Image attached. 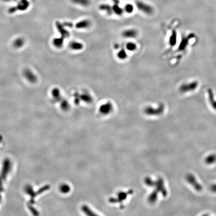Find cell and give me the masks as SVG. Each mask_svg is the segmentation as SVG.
Returning a JSON list of instances; mask_svg holds the SVG:
<instances>
[{
    "instance_id": "obj_1",
    "label": "cell",
    "mask_w": 216,
    "mask_h": 216,
    "mask_svg": "<svg viewBox=\"0 0 216 216\" xmlns=\"http://www.w3.org/2000/svg\"><path fill=\"white\" fill-rule=\"evenodd\" d=\"M164 106L163 104L160 105L157 108L151 106L146 107L145 109V113L148 115H158L163 113Z\"/></svg>"
},
{
    "instance_id": "obj_2",
    "label": "cell",
    "mask_w": 216,
    "mask_h": 216,
    "mask_svg": "<svg viewBox=\"0 0 216 216\" xmlns=\"http://www.w3.org/2000/svg\"><path fill=\"white\" fill-rule=\"evenodd\" d=\"M198 86V83L196 81H194L188 84H184L182 85L180 88V91L182 93H185L196 90Z\"/></svg>"
},
{
    "instance_id": "obj_3",
    "label": "cell",
    "mask_w": 216,
    "mask_h": 216,
    "mask_svg": "<svg viewBox=\"0 0 216 216\" xmlns=\"http://www.w3.org/2000/svg\"><path fill=\"white\" fill-rule=\"evenodd\" d=\"M136 5L139 10L147 15H151L154 12V9L151 6L142 2L138 1L136 3Z\"/></svg>"
},
{
    "instance_id": "obj_4",
    "label": "cell",
    "mask_w": 216,
    "mask_h": 216,
    "mask_svg": "<svg viewBox=\"0 0 216 216\" xmlns=\"http://www.w3.org/2000/svg\"><path fill=\"white\" fill-rule=\"evenodd\" d=\"M113 109V104L110 102H107L102 105L99 108V112L103 115H107L110 114Z\"/></svg>"
},
{
    "instance_id": "obj_5",
    "label": "cell",
    "mask_w": 216,
    "mask_h": 216,
    "mask_svg": "<svg viewBox=\"0 0 216 216\" xmlns=\"http://www.w3.org/2000/svg\"><path fill=\"white\" fill-rule=\"evenodd\" d=\"M187 180L189 183L193 186L194 189L197 191H201L202 190V186L197 181L193 175L189 174L187 176Z\"/></svg>"
},
{
    "instance_id": "obj_6",
    "label": "cell",
    "mask_w": 216,
    "mask_h": 216,
    "mask_svg": "<svg viewBox=\"0 0 216 216\" xmlns=\"http://www.w3.org/2000/svg\"><path fill=\"white\" fill-rule=\"evenodd\" d=\"M122 35L126 38H134L137 36V31L134 29H127L122 32Z\"/></svg>"
},
{
    "instance_id": "obj_7",
    "label": "cell",
    "mask_w": 216,
    "mask_h": 216,
    "mask_svg": "<svg viewBox=\"0 0 216 216\" xmlns=\"http://www.w3.org/2000/svg\"><path fill=\"white\" fill-rule=\"evenodd\" d=\"M194 37V36L193 34H191L187 37H184L182 39V41L180 43V44L179 45V46L178 47L179 50V51L184 50L188 44L189 40L191 39V38H193Z\"/></svg>"
},
{
    "instance_id": "obj_8",
    "label": "cell",
    "mask_w": 216,
    "mask_h": 216,
    "mask_svg": "<svg viewBox=\"0 0 216 216\" xmlns=\"http://www.w3.org/2000/svg\"><path fill=\"white\" fill-rule=\"evenodd\" d=\"M29 6L30 3L28 0H20L16 8L17 11H25L29 8Z\"/></svg>"
},
{
    "instance_id": "obj_9",
    "label": "cell",
    "mask_w": 216,
    "mask_h": 216,
    "mask_svg": "<svg viewBox=\"0 0 216 216\" xmlns=\"http://www.w3.org/2000/svg\"><path fill=\"white\" fill-rule=\"evenodd\" d=\"M24 75L26 78L31 83H34L37 81V77L30 70H26Z\"/></svg>"
},
{
    "instance_id": "obj_10",
    "label": "cell",
    "mask_w": 216,
    "mask_h": 216,
    "mask_svg": "<svg viewBox=\"0 0 216 216\" xmlns=\"http://www.w3.org/2000/svg\"><path fill=\"white\" fill-rule=\"evenodd\" d=\"M91 25V22L88 20H84L80 21L76 25V27L77 29H87Z\"/></svg>"
},
{
    "instance_id": "obj_11",
    "label": "cell",
    "mask_w": 216,
    "mask_h": 216,
    "mask_svg": "<svg viewBox=\"0 0 216 216\" xmlns=\"http://www.w3.org/2000/svg\"><path fill=\"white\" fill-rule=\"evenodd\" d=\"M177 32L175 30H173L172 34L169 38V44L171 46H175L177 43Z\"/></svg>"
},
{
    "instance_id": "obj_12",
    "label": "cell",
    "mask_w": 216,
    "mask_h": 216,
    "mask_svg": "<svg viewBox=\"0 0 216 216\" xmlns=\"http://www.w3.org/2000/svg\"><path fill=\"white\" fill-rule=\"evenodd\" d=\"M208 96H209V102L211 104V105L213 108L214 109L216 110V101H215L214 99V95L213 92V91L211 89H209L208 91Z\"/></svg>"
},
{
    "instance_id": "obj_13",
    "label": "cell",
    "mask_w": 216,
    "mask_h": 216,
    "mask_svg": "<svg viewBox=\"0 0 216 216\" xmlns=\"http://www.w3.org/2000/svg\"><path fill=\"white\" fill-rule=\"evenodd\" d=\"M70 47L71 49L74 50H81L83 48L84 46L81 43L78 42H73L70 43Z\"/></svg>"
},
{
    "instance_id": "obj_14",
    "label": "cell",
    "mask_w": 216,
    "mask_h": 216,
    "mask_svg": "<svg viewBox=\"0 0 216 216\" xmlns=\"http://www.w3.org/2000/svg\"><path fill=\"white\" fill-rule=\"evenodd\" d=\"M56 25L60 33L62 34L63 37H64V38H67L69 37V33L65 29L63 28V26L60 23H59V22H57Z\"/></svg>"
},
{
    "instance_id": "obj_15",
    "label": "cell",
    "mask_w": 216,
    "mask_h": 216,
    "mask_svg": "<svg viewBox=\"0 0 216 216\" xmlns=\"http://www.w3.org/2000/svg\"><path fill=\"white\" fill-rule=\"evenodd\" d=\"M80 98L83 101L87 103H91L93 101V97L87 93H84L80 96Z\"/></svg>"
},
{
    "instance_id": "obj_16",
    "label": "cell",
    "mask_w": 216,
    "mask_h": 216,
    "mask_svg": "<svg viewBox=\"0 0 216 216\" xmlns=\"http://www.w3.org/2000/svg\"><path fill=\"white\" fill-rule=\"evenodd\" d=\"M72 2L75 4L79 5L82 6H88L90 4V0H71Z\"/></svg>"
},
{
    "instance_id": "obj_17",
    "label": "cell",
    "mask_w": 216,
    "mask_h": 216,
    "mask_svg": "<svg viewBox=\"0 0 216 216\" xmlns=\"http://www.w3.org/2000/svg\"><path fill=\"white\" fill-rule=\"evenodd\" d=\"M126 49L129 51L133 52L135 51L137 48V45L133 42H128L126 45Z\"/></svg>"
},
{
    "instance_id": "obj_18",
    "label": "cell",
    "mask_w": 216,
    "mask_h": 216,
    "mask_svg": "<svg viewBox=\"0 0 216 216\" xmlns=\"http://www.w3.org/2000/svg\"><path fill=\"white\" fill-rule=\"evenodd\" d=\"M117 57L122 60L126 59L128 57V55L125 50L123 49L120 50L117 54Z\"/></svg>"
},
{
    "instance_id": "obj_19",
    "label": "cell",
    "mask_w": 216,
    "mask_h": 216,
    "mask_svg": "<svg viewBox=\"0 0 216 216\" xmlns=\"http://www.w3.org/2000/svg\"><path fill=\"white\" fill-rule=\"evenodd\" d=\"M100 9L106 12V13L108 14H111L113 12L112 8H111L110 6L106 5H103L100 6Z\"/></svg>"
},
{
    "instance_id": "obj_20",
    "label": "cell",
    "mask_w": 216,
    "mask_h": 216,
    "mask_svg": "<svg viewBox=\"0 0 216 216\" xmlns=\"http://www.w3.org/2000/svg\"><path fill=\"white\" fill-rule=\"evenodd\" d=\"M206 163L208 164H213L216 162V155H211L209 156L206 159Z\"/></svg>"
},
{
    "instance_id": "obj_21",
    "label": "cell",
    "mask_w": 216,
    "mask_h": 216,
    "mask_svg": "<svg viewBox=\"0 0 216 216\" xmlns=\"http://www.w3.org/2000/svg\"><path fill=\"white\" fill-rule=\"evenodd\" d=\"M112 10H113V12H114L116 14L118 15H121L123 13V9L121 7H119L117 4L114 6V7L112 8Z\"/></svg>"
},
{
    "instance_id": "obj_22",
    "label": "cell",
    "mask_w": 216,
    "mask_h": 216,
    "mask_svg": "<svg viewBox=\"0 0 216 216\" xmlns=\"http://www.w3.org/2000/svg\"><path fill=\"white\" fill-rule=\"evenodd\" d=\"M24 43V40L21 39V38H19L16 40L14 43V45L15 46V47L17 48H19L22 47Z\"/></svg>"
},
{
    "instance_id": "obj_23",
    "label": "cell",
    "mask_w": 216,
    "mask_h": 216,
    "mask_svg": "<svg viewBox=\"0 0 216 216\" xmlns=\"http://www.w3.org/2000/svg\"><path fill=\"white\" fill-rule=\"evenodd\" d=\"M134 9V6L130 4H127V5H126V6L125 7V11L128 13H133Z\"/></svg>"
},
{
    "instance_id": "obj_24",
    "label": "cell",
    "mask_w": 216,
    "mask_h": 216,
    "mask_svg": "<svg viewBox=\"0 0 216 216\" xmlns=\"http://www.w3.org/2000/svg\"><path fill=\"white\" fill-rule=\"evenodd\" d=\"M54 44L58 47H61L63 45V40L61 39H56L54 40Z\"/></svg>"
},
{
    "instance_id": "obj_25",
    "label": "cell",
    "mask_w": 216,
    "mask_h": 216,
    "mask_svg": "<svg viewBox=\"0 0 216 216\" xmlns=\"http://www.w3.org/2000/svg\"><path fill=\"white\" fill-rule=\"evenodd\" d=\"M210 190L211 191L216 193V185H213L210 187Z\"/></svg>"
},
{
    "instance_id": "obj_26",
    "label": "cell",
    "mask_w": 216,
    "mask_h": 216,
    "mask_svg": "<svg viewBox=\"0 0 216 216\" xmlns=\"http://www.w3.org/2000/svg\"><path fill=\"white\" fill-rule=\"evenodd\" d=\"M3 1H4L5 2H10V1H13V0H3Z\"/></svg>"
}]
</instances>
